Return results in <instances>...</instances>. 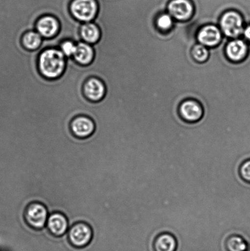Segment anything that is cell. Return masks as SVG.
Wrapping results in <instances>:
<instances>
[{"label": "cell", "instance_id": "cell-1", "mask_svg": "<svg viewBox=\"0 0 250 251\" xmlns=\"http://www.w3.org/2000/svg\"><path fill=\"white\" fill-rule=\"evenodd\" d=\"M67 60L60 48H46L38 56V70L46 79H57L65 73Z\"/></svg>", "mask_w": 250, "mask_h": 251}, {"label": "cell", "instance_id": "cell-2", "mask_svg": "<svg viewBox=\"0 0 250 251\" xmlns=\"http://www.w3.org/2000/svg\"><path fill=\"white\" fill-rule=\"evenodd\" d=\"M69 11L73 18L81 23L94 22L99 12V4L97 0H72Z\"/></svg>", "mask_w": 250, "mask_h": 251}, {"label": "cell", "instance_id": "cell-3", "mask_svg": "<svg viewBox=\"0 0 250 251\" xmlns=\"http://www.w3.org/2000/svg\"><path fill=\"white\" fill-rule=\"evenodd\" d=\"M220 26L224 33L229 38H237L243 33L244 20L236 10H227L220 19Z\"/></svg>", "mask_w": 250, "mask_h": 251}, {"label": "cell", "instance_id": "cell-4", "mask_svg": "<svg viewBox=\"0 0 250 251\" xmlns=\"http://www.w3.org/2000/svg\"><path fill=\"white\" fill-rule=\"evenodd\" d=\"M48 215V209L44 204L34 202L27 207L24 218L31 227L40 230L46 227Z\"/></svg>", "mask_w": 250, "mask_h": 251}, {"label": "cell", "instance_id": "cell-5", "mask_svg": "<svg viewBox=\"0 0 250 251\" xmlns=\"http://www.w3.org/2000/svg\"><path fill=\"white\" fill-rule=\"evenodd\" d=\"M68 238L73 248L87 247L93 239L92 228L84 223L75 224L68 230Z\"/></svg>", "mask_w": 250, "mask_h": 251}, {"label": "cell", "instance_id": "cell-6", "mask_svg": "<svg viewBox=\"0 0 250 251\" xmlns=\"http://www.w3.org/2000/svg\"><path fill=\"white\" fill-rule=\"evenodd\" d=\"M35 30L44 39L53 38L60 33L61 24L58 18L52 15H44L37 21Z\"/></svg>", "mask_w": 250, "mask_h": 251}, {"label": "cell", "instance_id": "cell-7", "mask_svg": "<svg viewBox=\"0 0 250 251\" xmlns=\"http://www.w3.org/2000/svg\"><path fill=\"white\" fill-rule=\"evenodd\" d=\"M167 11L174 19L185 21L195 13V6L190 0H171L168 4Z\"/></svg>", "mask_w": 250, "mask_h": 251}, {"label": "cell", "instance_id": "cell-8", "mask_svg": "<svg viewBox=\"0 0 250 251\" xmlns=\"http://www.w3.org/2000/svg\"><path fill=\"white\" fill-rule=\"evenodd\" d=\"M70 129L74 136L78 139H88L94 134L95 125L90 117L80 115L71 122Z\"/></svg>", "mask_w": 250, "mask_h": 251}, {"label": "cell", "instance_id": "cell-9", "mask_svg": "<svg viewBox=\"0 0 250 251\" xmlns=\"http://www.w3.org/2000/svg\"><path fill=\"white\" fill-rule=\"evenodd\" d=\"M106 92V86L99 78L90 77L86 81L83 85V93L90 101H100L104 99Z\"/></svg>", "mask_w": 250, "mask_h": 251}, {"label": "cell", "instance_id": "cell-10", "mask_svg": "<svg viewBox=\"0 0 250 251\" xmlns=\"http://www.w3.org/2000/svg\"><path fill=\"white\" fill-rule=\"evenodd\" d=\"M180 117L183 122L188 124H195L202 120L204 112L200 103L195 100H187L181 104Z\"/></svg>", "mask_w": 250, "mask_h": 251}, {"label": "cell", "instance_id": "cell-11", "mask_svg": "<svg viewBox=\"0 0 250 251\" xmlns=\"http://www.w3.org/2000/svg\"><path fill=\"white\" fill-rule=\"evenodd\" d=\"M46 227L56 237H63L68 234L69 228L68 218L63 214L56 212L48 216Z\"/></svg>", "mask_w": 250, "mask_h": 251}, {"label": "cell", "instance_id": "cell-12", "mask_svg": "<svg viewBox=\"0 0 250 251\" xmlns=\"http://www.w3.org/2000/svg\"><path fill=\"white\" fill-rule=\"evenodd\" d=\"M222 33L220 29L214 25H208L200 29L198 40L205 46L214 47L221 41Z\"/></svg>", "mask_w": 250, "mask_h": 251}, {"label": "cell", "instance_id": "cell-13", "mask_svg": "<svg viewBox=\"0 0 250 251\" xmlns=\"http://www.w3.org/2000/svg\"><path fill=\"white\" fill-rule=\"evenodd\" d=\"M248 53V44L241 39L232 40L227 46V55L231 61L238 62L243 60L246 58Z\"/></svg>", "mask_w": 250, "mask_h": 251}, {"label": "cell", "instance_id": "cell-14", "mask_svg": "<svg viewBox=\"0 0 250 251\" xmlns=\"http://www.w3.org/2000/svg\"><path fill=\"white\" fill-rule=\"evenodd\" d=\"M77 51L73 56V60L81 66H88L92 63L95 56V50L92 45L80 41L77 43Z\"/></svg>", "mask_w": 250, "mask_h": 251}, {"label": "cell", "instance_id": "cell-15", "mask_svg": "<svg viewBox=\"0 0 250 251\" xmlns=\"http://www.w3.org/2000/svg\"><path fill=\"white\" fill-rule=\"evenodd\" d=\"M178 248L177 238L168 232H163L157 236L154 240V251H176Z\"/></svg>", "mask_w": 250, "mask_h": 251}, {"label": "cell", "instance_id": "cell-16", "mask_svg": "<svg viewBox=\"0 0 250 251\" xmlns=\"http://www.w3.org/2000/svg\"><path fill=\"white\" fill-rule=\"evenodd\" d=\"M80 35L82 41L94 46L101 38V30L95 22H87L81 25Z\"/></svg>", "mask_w": 250, "mask_h": 251}, {"label": "cell", "instance_id": "cell-17", "mask_svg": "<svg viewBox=\"0 0 250 251\" xmlns=\"http://www.w3.org/2000/svg\"><path fill=\"white\" fill-rule=\"evenodd\" d=\"M44 38L35 29L26 32L22 37V44L26 50H38L43 44Z\"/></svg>", "mask_w": 250, "mask_h": 251}, {"label": "cell", "instance_id": "cell-18", "mask_svg": "<svg viewBox=\"0 0 250 251\" xmlns=\"http://www.w3.org/2000/svg\"><path fill=\"white\" fill-rule=\"evenodd\" d=\"M248 242L240 235H231L225 240V249L226 251H248Z\"/></svg>", "mask_w": 250, "mask_h": 251}, {"label": "cell", "instance_id": "cell-19", "mask_svg": "<svg viewBox=\"0 0 250 251\" xmlns=\"http://www.w3.org/2000/svg\"><path fill=\"white\" fill-rule=\"evenodd\" d=\"M60 50L66 58H73L77 51V44L72 39H67L64 40L60 46Z\"/></svg>", "mask_w": 250, "mask_h": 251}, {"label": "cell", "instance_id": "cell-20", "mask_svg": "<svg viewBox=\"0 0 250 251\" xmlns=\"http://www.w3.org/2000/svg\"><path fill=\"white\" fill-rule=\"evenodd\" d=\"M173 18L168 13H161L157 19V27L162 31H167L172 28L173 25Z\"/></svg>", "mask_w": 250, "mask_h": 251}, {"label": "cell", "instance_id": "cell-21", "mask_svg": "<svg viewBox=\"0 0 250 251\" xmlns=\"http://www.w3.org/2000/svg\"><path fill=\"white\" fill-rule=\"evenodd\" d=\"M193 57L198 62H204L209 56V51L202 44H197L192 50Z\"/></svg>", "mask_w": 250, "mask_h": 251}, {"label": "cell", "instance_id": "cell-22", "mask_svg": "<svg viewBox=\"0 0 250 251\" xmlns=\"http://www.w3.org/2000/svg\"><path fill=\"white\" fill-rule=\"evenodd\" d=\"M239 173L242 180L250 184V158L242 162L239 167Z\"/></svg>", "mask_w": 250, "mask_h": 251}, {"label": "cell", "instance_id": "cell-23", "mask_svg": "<svg viewBox=\"0 0 250 251\" xmlns=\"http://www.w3.org/2000/svg\"><path fill=\"white\" fill-rule=\"evenodd\" d=\"M243 34L245 38L250 42V24L244 28Z\"/></svg>", "mask_w": 250, "mask_h": 251}, {"label": "cell", "instance_id": "cell-24", "mask_svg": "<svg viewBox=\"0 0 250 251\" xmlns=\"http://www.w3.org/2000/svg\"></svg>", "mask_w": 250, "mask_h": 251}]
</instances>
